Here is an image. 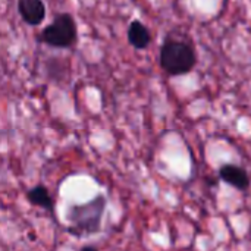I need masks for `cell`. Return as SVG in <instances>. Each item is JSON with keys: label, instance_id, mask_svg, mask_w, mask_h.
Wrapping results in <instances>:
<instances>
[{"label": "cell", "instance_id": "cell-1", "mask_svg": "<svg viewBox=\"0 0 251 251\" xmlns=\"http://www.w3.org/2000/svg\"><path fill=\"white\" fill-rule=\"evenodd\" d=\"M106 209L104 196H97L85 204L72 206L68 212L69 234L75 237H85L100 231L103 213Z\"/></svg>", "mask_w": 251, "mask_h": 251}, {"label": "cell", "instance_id": "cell-2", "mask_svg": "<svg viewBox=\"0 0 251 251\" xmlns=\"http://www.w3.org/2000/svg\"><path fill=\"white\" fill-rule=\"evenodd\" d=\"M159 63L169 76H181L194 69L197 54L191 44L169 38L160 49Z\"/></svg>", "mask_w": 251, "mask_h": 251}, {"label": "cell", "instance_id": "cell-3", "mask_svg": "<svg viewBox=\"0 0 251 251\" xmlns=\"http://www.w3.org/2000/svg\"><path fill=\"white\" fill-rule=\"evenodd\" d=\"M76 22L68 12L57 13L54 19L38 34V41L56 49H68L76 41Z\"/></svg>", "mask_w": 251, "mask_h": 251}, {"label": "cell", "instance_id": "cell-4", "mask_svg": "<svg viewBox=\"0 0 251 251\" xmlns=\"http://www.w3.org/2000/svg\"><path fill=\"white\" fill-rule=\"evenodd\" d=\"M219 176L225 184H228L240 191H247L250 188V175L244 168H241L238 165L226 163V165L221 166Z\"/></svg>", "mask_w": 251, "mask_h": 251}, {"label": "cell", "instance_id": "cell-5", "mask_svg": "<svg viewBox=\"0 0 251 251\" xmlns=\"http://www.w3.org/2000/svg\"><path fill=\"white\" fill-rule=\"evenodd\" d=\"M18 12L25 24L38 26L46 18V4L43 0H18Z\"/></svg>", "mask_w": 251, "mask_h": 251}, {"label": "cell", "instance_id": "cell-6", "mask_svg": "<svg viewBox=\"0 0 251 251\" xmlns=\"http://www.w3.org/2000/svg\"><path fill=\"white\" fill-rule=\"evenodd\" d=\"M128 41L137 50H144L151 43L150 29L138 19L132 21L128 26Z\"/></svg>", "mask_w": 251, "mask_h": 251}, {"label": "cell", "instance_id": "cell-7", "mask_svg": "<svg viewBox=\"0 0 251 251\" xmlns=\"http://www.w3.org/2000/svg\"><path fill=\"white\" fill-rule=\"evenodd\" d=\"M26 200L37 207H41L44 210L53 212L54 209V201L53 197L50 196V191L44 185H35L26 191Z\"/></svg>", "mask_w": 251, "mask_h": 251}]
</instances>
